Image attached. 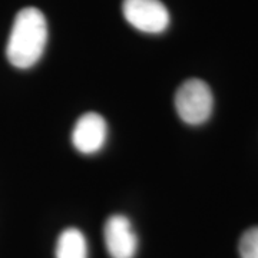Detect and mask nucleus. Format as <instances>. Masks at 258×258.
Wrapping results in <instances>:
<instances>
[{
  "instance_id": "nucleus-1",
  "label": "nucleus",
  "mask_w": 258,
  "mask_h": 258,
  "mask_svg": "<svg viewBox=\"0 0 258 258\" xmlns=\"http://www.w3.org/2000/svg\"><path fill=\"white\" fill-rule=\"evenodd\" d=\"M46 43L47 25L43 13L36 8H25L16 15L10 30L8 60L18 69H29L40 60Z\"/></svg>"
},
{
  "instance_id": "nucleus-3",
  "label": "nucleus",
  "mask_w": 258,
  "mask_h": 258,
  "mask_svg": "<svg viewBox=\"0 0 258 258\" xmlns=\"http://www.w3.org/2000/svg\"><path fill=\"white\" fill-rule=\"evenodd\" d=\"M122 13L131 26L144 33H162L169 25V13L159 0H123Z\"/></svg>"
},
{
  "instance_id": "nucleus-2",
  "label": "nucleus",
  "mask_w": 258,
  "mask_h": 258,
  "mask_svg": "<svg viewBox=\"0 0 258 258\" xmlns=\"http://www.w3.org/2000/svg\"><path fill=\"white\" fill-rule=\"evenodd\" d=\"M214 108L211 89L201 79L185 81L175 93V109L178 116L188 125H201L210 119Z\"/></svg>"
},
{
  "instance_id": "nucleus-7",
  "label": "nucleus",
  "mask_w": 258,
  "mask_h": 258,
  "mask_svg": "<svg viewBox=\"0 0 258 258\" xmlns=\"http://www.w3.org/2000/svg\"><path fill=\"white\" fill-rule=\"evenodd\" d=\"M241 258H258V227L247 230L238 244Z\"/></svg>"
},
{
  "instance_id": "nucleus-4",
  "label": "nucleus",
  "mask_w": 258,
  "mask_h": 258,
  "mask_svg": "<svg viewBox=\"0 0 258 258\" xmlns=\"http://www.w3.org/2000/svg\"><path fill=\"white\" fill-rule=\"evenodd\" d=\"M105 245L111 258H134L138 251V237L125 215H111L103 228Z\"/></svg>"
},
{
  "instance_id": "nucleus-5",
  "label": "nucleus",
  "mask_w": 258,
  "mask_h": 258,
  "mask_svg": "<svg viewBox=\"0 0 258 258\" xmlns=\"http://www.w3.org/2000/svg\"><path fill=\"white\" fill-rule=\"evenodd\" d=\"M108 125L106 120L96 112H88L75 123L72 132L74 147L85 155H92L101 151L106 142Z\"/></svg>"
},
{
  "instance_id": "nucleus-6",
  "label": "nucleus",
  "mask_w": 258,
  "mask_h": 258,
  "mask_svg": "<svg viewBox=\"0 0 258 258\" xmlns=\"http://www.w3.org/2000/svg\"><path fill=\"white\" fill-rule=\"evenodd\" d=\"M55 257L88 258V244L85 235L78 228H66L57 238Z\"/></svg>"
}]
</instances>
